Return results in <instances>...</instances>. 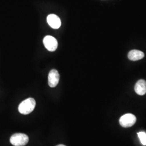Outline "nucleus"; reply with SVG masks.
<instances>
[{
	"instance_id": "nucleus-10",
	"label": "nucleus",
	"mask_w": 146,
	"mask_h": 146,
	"mask_svg": "<svg viewBox=\"0 0 146 146\" xmlns=\"http://www.w3.org/2000/svg\"><path fill=\"white\" fill-rule=\"evenodd\" d=\"M66 146L65 145H58V146Z\"/></svg>"
},
{
	"instance_id": "nucleus-8",
	"label": "nucleus",
	"mask_w": 146,
	"mask_h": 146,
	"mask_svg": "<svg viewBox=\"0 0 146 146\" xmlns=\"http://www.w3.org/2000/svg\"><path fill=\"white\" fill-rule=\"evenodd\" d=\"M144 56H145V54L143 52L139 50H136V49L131 50L128 55V58L133 61L140 60L144 58Z\"/></svg>"
},
{
	"instance_id": "nucleus-2",
	"label": "nucleus",
	"mask_w": 146,
	"mask_h": 146,
	"mask_svg": "<svg viewBox=\"0 0 146 146\" xmlns=\"http://www.w3.org/2000/svg\"><path fill=\"white\" fill-rule=\"evenodd\" d=\"M11 143L14 146H24L29 141V137L25 134L15 133L11 136Z\"/></svg>"
},
{
	"instance_id": "nucleus-1",
	"label": "nucleus",
	"mask_w": 146,
	"mask_h": 146,
	"mask_svg": "<svg viewBox=\"0 0 146 146\" xmlns=\"http://www.w3.org/2000/svg\"><path fill=\"white\" fill-rule=\"evenodd\" d=\"M36 101L33 98H28L23 101L19 106V112L23 115H27L31 113L35 107Z\"/></svg>"
},
{
	"instance_id": "nucleus-5",
	"label": "nucleus",
	"mask_w": 146,
	"mask_h": 146,
	"mask_svg": "<svg viewBox=\"0 0 146 146\" xmlns=\"http://www.w3.org/2000/svg\"><path fill=\"white\" fill-rule=\"evenodd\" d=\"M60 75L58 70L56 69L51 70L48 75V84L49 86L54 88L55 87L59 82Z\"/></svg>"
},
{
	"instance_id": "nucleus-4",
	"label": "nucleus",
	"mask_w": 146,
	"mask_h": 146,
	"mask_svg": "<svg viewBox=\"0 0 146 146\" xmlns=\"http://www.w3.org/2000/svg\"><path fill=\"white\" fill-rule=\"evenodd\" d=\"M43 44L47 50L50 52H54L56 50L58 46L57 40L52 36L48 35L43 38Z\"/></svg>"
},
{
	"instance_id": "nucleus-9",
	"label": "nucleus",
	"mask_w": 146,
	"mask_h": 146,
	"mask_svg": "<svg viewBox=\"0 0 146 146\" xmlns=\"http://www.w3.org/2000/svg\"><path fill=\"white\" fill-rule=\"evenodd\" d=\"M137 135L139 136V139L140 140L141 143L146 146V133L143 131H140L137 133Z\"/></svg>"
},
{
	"instance_id": "nucleus-7",
	"label": "nucleus",
	"mask_w": 146,
	"mask_h": 146,
	"mask_svg": "<svg viewBox=\"0 0 146 146\" xmlns=\"http://www.w3.org/2000/svg\"><path fill=\"white\" fill-rule=\"evenodd\" d=\"M134 89L136 93L139 95H144L146 93V81L144 80H139L135 84Z\"/></svg>"
},
{
	"instance_id": "nucleus-3",
	"label": "nucleus",
	"mask_w": 146,
	"mask_h": 146,
	"mask_svg": "<svg viewBox=\"0 0 146 146\" xmlns=\"http://www.w3.org/2000/svg\"><path fill=\"white\" fill-rule=\"evenodd\" d=\"M136 121L135 116L132 114H126L120 117V125L124 128H129L134 125Z\"/></svg>"
},
{
	"instance_id": "nucleus-6",
	"label": "nucleus",
	"mask_w": 146,
	"mask_h": 146,
	"mask_svg": "<svg viewBox=\"0 0 146 146\" xmlns=\"http://www.w3.org/2000/svg\"><path fill=\"white\" fill-rule=\"evenodd\" d=\"M47 21L48 25L53 29H58L61 25L60 19L55 14H50L48 16Z\"/></svg>"
}]
</instances>
